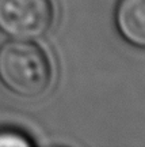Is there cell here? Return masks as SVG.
<instances>
[{
  "mask_svg": "<svg viewBox=\"0 0 145 147\" xmlns=\"http://www.w3.org/2000/svg\"><path fill=\"white\" fill-rule=\"evenodd\" d=\"M52 64L34 41L10 40L0 45V83L21 98H37L52 83Z\"/></svg>",
  "mask_w": 145,
  "mask_h": 147,
  "instance_id": "6da1fadb",
  "label": "cell"
},
{
  "mask_svg": "<svg viewBox=\"0 0 145 147\" xmlns=\"http://www.w3.org/2000/svg\"><path fill=\"white\" fill-rule=\"evenodd\" d=\"M54 22L50 0H0V33L11 40L37 41Z\"/></svg>",
  "mask_w": 145,
  "mask_h": 147,
  "instance_id": "7a4b0ae2",
  "label": "cell"
},
{
  "mask_svg": "<svg viewBox=\"0 0 145 147\" xmlns=\"http://www.w3.org/2000/svg\"><path fill=\"white\" fill-rule=\"evenodd\" d=\"M113 21L126 44L145 51V0H118Z\"/></svg>",
  "mask_w": 145,
  "mask_h": 147,
  "instance_id": "3957f363",
  "label": "cell"
},
{
  "mask_svg": "<svg viewBox=\"0 0 145 147\" xmlns=\"http://www.w3.org/2000/svg\"><path fill=\"white\" fill-rule=\"evenodd\" d=\"M34 140L26 132L18 128L1 127L0 128V147H30Z\"/></svg>",
  "mask_w": 145,
  "mask_h": 147,
  "instance_id": "277c9868",
  "label": "cell"
}]
</instances>
